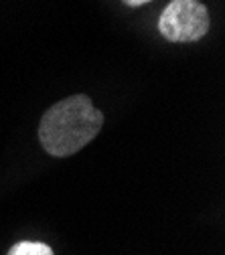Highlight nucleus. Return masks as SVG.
Returning a JSON list of instances; mask_svg holds the SVG:
<instances>
[{"label": "nucleus", "mask_w": 225, "mask_h": 255, "mask_svg": "<svg viewBox=\"0 0 225 255\" xmlns=\"http://www.w3.org/2000/svg\"><path fill=\"white\" fill-rule=\"evenodd\" d=\"M104 114L93 108L85 93L53 104L41 118L39 142L47 154L55 158H67L87 146L100 134Z\"/></svg>", "instance_id": "f257e3e1"}, {"label": "nucleus", "mask_w": 225, "mask_h": 255, "mask_svg": "<svg viewBox=\"0 0 225 255\" xmlns=\"http://www.w3.org/2000/svg\"><path fill=\"white\" fill-rule=\"evenodd\" d=\"M211 28L209 10L199 0H171L160 12L158 30L171 43L201 41Z\"/></svg>", "instance_id": "f03ea898"}, {"label": "nucleus", "mask_w": 225, "mask_h": 255, "mask_svg": "<svg viewBox=\"0 0 225 255\" xmlns=\"http://www.w3.org/2000/svg\"><path fill=\"white\" fill-rule=\"evenodd\" d=\"M6 255H55L47 243L41 241H20L10 247Z\"/></svg>", "instance_id": "7ed1b4c3"}, {"label": "nucleus", "mask_w": 225, "mask_h": 255, "mask_svg": "<svg viewBox=\"0 0 225 255\" xmlns=\"http://www.w3.org/2000/svg\"><path fill=\"white\" fill-rule=\"evenodd\" d=\"M122 2L128 4V6H142V4L150 2V0H122Z\"/></svg>", "instance_id": "20e7f679"}]
</instances>
